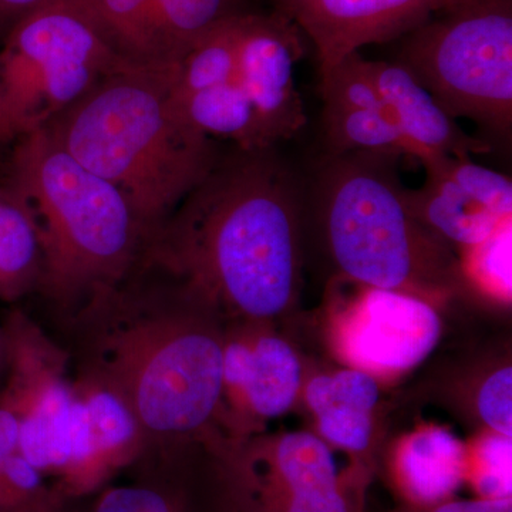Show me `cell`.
Here are the masks:
<instances>
[{
  "label": "cell",
  "mask_w": 512,
  "mask_h": 512,
  "mask_svg": "<svg viewBox=\"0 0 512 512\" xmlns=\"http://www.w3.org/2000/svg\"><path fill=\"white\" fill-rule=\"evenodd\" d=\"M305 183L278 150L231 147L148 239L141 261L221 318L269 323L302 282Z\"/></svg>",
  "instance_id": "cell-1"
},
{
  "label": "cell",
  "mask_w": 512,
  "mask_h": 512,
  "mask_svg": "<svg viewBox=\"0 0 512 512\" xmlns=\"http://www.w3.org/2000/svg\"><path fill=\"white\" fill-rule=\"evenodd\" d=\"M72 318L79 375L119 393L147 440L198 436L218 419L221 316L174 276L140 259Z\"/></svg>",
  "instance_id": "cell-2"
},
{
  "label": "cell",
  "mask_w": 512,
  "mask_h": 512,
  "mask_svg": "<svg viewBox=\"0 0 512 512\" xmlns=\"http://www.w3.org/2000/svg\"><path fill=\"white\" fill-rule=\"evenodd\" d=\"M45 130L126 195L148 239L224 151L185 117L175 94V67L117 70Z\"/></svg>",
  "instance_id": "cell-3"
},
{
  "label": "cell",
  "mask_w": 512,
  "mask_h": 512,
  "mask_svg": "<svg viewBox=\"0 0 512 512\" xmlns=\"http://www.w3.org/2000/svg\"><path fill=\"white\" fill-rule=\"evenodd\" d=\"M8 170L35 214L43 254L39 295L73 315L136 268L148 235L133 205L45 128L9 147Z\"/></svg>",
  "instance_id": "cell-4"
},
{
  "label": "cell",
  "mask_w": 512,
  "mask_h": 512,
  "mask_svg": "<svg viewBox=\"0 0 512 512\" xmlns=\"http://www.w3.org/2000/svg\"><path fill=\"white\" fill-rule=\"evenodd\" d=\"M397 163L387 154H325L305 183V198L340 274L426 299L460 284L458 262L410 211Z\"/></svg>",
  "instance_id": "cell-5"
},
{
  "label": "cell",
  "mask_w": 512,
  "mask_h": 512,
  "mask_svg": "<svg viewBox=\"0 0 512 512\" xmlns=\"http://www.w3.org/2000/svg\"><path fill=\"white\" fill-rule=\"evenodd\" d=\"M0 45V150L47 127L101 80L130 66L79 0H50Z\"/></svg>",
  "instance_id": "cell-6"
},
{
  "label": "cell",
  "mask_w": 512,
  "mask_h": 512,
  "mask_svg": "<svg viewBox=\"0 0 512 512\" xmlns=\"http://www.w3.org/2000/svg\"><path fill=\"white\" fill-rule=\"evenodd\" d=\"M400 42L402 64L454 120L512 128V0H457Z\"/></svg>",
  "instance_id": "cell-7"
},
{
  "label": "cell",
  "mask_w": 512,
  "mask_h": 512,
  "mask_svg": "<svg viewBox=\"0 0 512 512\" xmlns=\"http://www.w3.org/2000/svg\"><path fill=\"white\" fill-rule=\"evenodd\" d=\"M227 458L242 512H359V487L316 434L247 437Z\"/></svg>",
  "instance_id": "cell-8"
},
{
  "label": "cell",
  "mask_w": 512,
  "mask_h": 512,
  "mask_svg": "<svg viewBox=\"0 0 512 512\" xmlns=\"http://www.w3.org/2000/svg\"><path fill=\"white\" fill-rule=\"evenodd\" d=\"M2 328L8 369L0 392L18 414V451L45 476H60L76 403L72 355L18 309L5 316Z\"/></svg>",
  "instance_id": "cell-9"
},
{
  "label": "cell",
  "mask_w": 512,
  "mask_h": 512,
  "mask_svg": "<svg viewBox=\"0 0 512 512\" xmlns=\"http://www.w3.org/2000/svg\"><path fill=\"white\" fill-rule=\"evenodd\" d=\"M421 187L407 188L410 211L451 251L474 247L512 220V181L471 157L431 154Z\"/></svg>",
  "instance_id": "cell-10"
},
{
  "label": "cell",
  "mask_w": 512,
  "mask_h": 512,
  "mask_svg": "<svg viewBox=\"0 0 512 512\" xmlns=\"http://www.w3.org/2000/svg\"><path fill=\"white\" fill-rule=\"evenodd\" d=\"M302 57V33L291 20L254 10L241 16L237 70L228 83L248 101L268 148L298 136L308 123L295 80Z\"/></svg>",
  "instance_id": "cell-11"
},
{
  "label": "cell",
  "mask_w": 512,
  "mask_h": 512,
  "mask_svg": "<svg viewBox=\"0 0 512 512\" xmlns=\"http://www.w3.org/2000/svg\"><path fill=\"white\" fill-rule=\"evenodd\" d=\"M266 325L235 322L224 332L217 420L232 431L234 441L247 439L249 430L261 421L284 416L302 390L298 353L285 339L265 330Z\"/></svg>",
  "instance_id": "cell-12"
},
{
  "label": "cell",
  "mask_w": 512,
  "mask_h": 512,
  "mask_svg": "<svg viewBox=\"0 0 512 512\" xmlns=\"http://www.w3.org/2000/svg\"><path fill=\"white\" fill-rule=\"evenodd\" d=\"M340 318V353L375 377L409 372L439 345V313L413 293L362 286Z\"/></svg>",
  "instance_id": "cell-13"
},
{
  "label": "cell",
  "mask_w": 512,
  "mask_h": 512,
  "mask_svg": "<svg viewBox=\"0 0 512 512\" xmlns=\"http://www.w3.org/2000/svg\"><path fill=\"white\" fill-rule=\"evenodd\" d=\"M315 46L320 74L362 47L397 42L457 0H272Z\"/></svg>",
  "instance_id": "cell-14"
},
{
  "label": "cell",
  "mask_w": 512,
  "mask_h": 512,
  "mask_svg": "<svg viewBox=\"0 0 512 512\" xmlns=\"http://www.w3.org/2000/svg\"><path fill=\"white\" fill-rule=\"evenodd\" d=\"M372 72L397 127L416 148L417 160L431 154L473 157L493 150V144L470 136L458 126L402 64L372 60Z\"/></svg>",
  "instance_id": "cell-15"
},
{
  "label": "cell",
  "mask_w": 512,
  "mask_h": 512,
  "mask_svg": "<svg viewBox=\"0 0 512 512\" xmlns=\"http://www.w3.org/2000/svg\"><path fill=\"white\" fill-rule=\"evenodd\" d=\"M305 402L315 416L320 439L356 457L355 477L360 483L380 402L376 377L355 367L322 373L305 384Z\"/></svg>",
  "instance_id": "cell-16"
},
{
  "label": "cell",
  "mask_w": 512,
  "mask_h": 512,
  "mask_svg": "<svg viewBox=\"0 0 512 512\" xmlns=\"http://www.w3.org/2000/svg\"><path fill=\"white\" fill-rule=\"evenodd\" d=\"M467 448L456 434L430 426L402 441L392 463L394 487L403 504L433 505L456 497L468 478Z\"/></svg>",
  "instance_id": "cell-17"
},
{
  "label": "cell",
  "mask_w": 512,
  "mask_h": 512,
  "mask_svg": "<svg viewBox=\"0 0 512 512\" xmlns=\"http://www.w3.org/2000/svg\"><path fill=\"white\" fill-rule=\"evenodd\" d=\"M248 10V0H148L134 66H178L212 30Z\"/></svg>",
  "instance_id": "cell-18"
},
{
  "label": "cell",
  "mask_w": 512,
  "mask_h": 512,
  "mask_svg": "<svg viewBox=\"0 0 512 512\" xmlns=\"http://www.w3.org/2000/svg\"><path fill=\"white\" fill-rule=\"evenodd\" d=\"M43 254L35 214L0 157V301L18 302L37 293Z\"/></svg>",
  "instance_id": "cell-19"
},
{
  "label": "cell",
  "mask_w": 512,
  "mask_h": 512,
  "mask_svg": "<svg viewBox=\"0 0 512 512\" xmlns=\"http://www.w3.org/2000/svg\"><path fill=\"white\" fill-rule=\"evenodd\" d=\"M92 430L94 450L104 477L140 454L147 437L131 407L119 393L93 377H74Z\"/></svg>",
  "instance_id": "cell-20"
},
{
  "label": "cell",
  "mask_w": 512,
  "mask_h": 512,
  "mask_svg": "<svg viewBox=\"0 0 512 512\" xmlns=\"http://www.w3.org/2000/svg\"><path fill=\"white\" fill-rule=\"evenodd\" d=\"M325 154L379 153L410 156L417 150L406 140L386 107H348L323 104Z\"/></svg>",
  "instance_id": "cell-21"
},
{
  "label": "cell",
  "mask_w": 512,
  "mask_h": 512,
  "mask_svg": "<svg viewBox=\"0 0 512 512\" xmlns=\"http://www.w3.org/2000/svg\"><path fill=\"white\" fill-rule=\"evenodd\" d=\"M511 241L512 220L485 241L461 251L457 259L461 282L470 281L495 298L510 299Z\"/></svg>",
  "instance_id": "cell-22"
},
{
  "label": "cell",
  "mask_w": 512,
  "mask_h": 512,
  "mask_svg": "<svg viewBox=\"0 0 512 512\" xmlns=\"http://www.w3.org/2000/svg\"><path fill=\"white\" fill-rule=\"evenodd\" d=\"M473 480L483 498H511V439L490 434L478 446Z\"/></svg>",
  "instance_id": "cell-23"
},
{
  "label": "cell",
  "mask_w": 512,
  "mask_h": 512,
  "mask_svg": "<svg viewBox=\"0 0 512 512\" xmlns=\"http://www.w3.org/2000/svg\"><path fill=\"white\" fill-rule=\"evenodd\" d=\"M476 407L481 421L500 436L512 437V367L494 370L481 383Z\"/></svg>",
  "instance_id": "cell-24"
},
{
  "label": "cell",
  "mask_w": 512,
  "mask_h": 512,
  "mask_svg": "<svg viewBox=\"0 0 512 512\" xmlns=\"http://www.w3.org/2000/svg\"><path fill=\"white\" fill-rule=\"evenodd\" d=\"M90 512H180L173 501L146 485H119L101 493Z\"/></svg>",
  "instance_id": "cell-25"
},
{
  "label": "cell",
  "mask_w": 512,
  "mask_h": 512,
  "mask_svg": "<svg viewBox=\"0 0 512 512\" xmlns=\"http://www.w3.org/2000/svg\"><path fill=\"white\" fill-rule=\"evenodd\" d=\"M393 512H512V498H474V500H451L433 505H407Z\"/></svg>",
  "instance_id": "cell-26"
},
{
  "label": "cell",
  "mask_w": 512,
  "mask_h": 512,
  "mask_svg": "<svg viewBox=\"0 0 512 512\" xmlns=\"http://www.w3.org/2000/svg\"><path fill=\"white\" fill-rule=\"evenodd\" d=\"M19 446V420L18 414L13 410L12 404L0 392V471L3 464Z\"/></svg>",
  "instance_id": "cell-27"
},
{
  "label": "cell",
  "mask_w": 512,
  "mask_h": 512,
  "mask_svg": "<svg viewBox=\"0 0 512 512\" xmlns=\"http://www.w3.org/2000/svg\"><path fill=\"white\" fill-rule=\"evenodd\" d=\"M50 0H0V43L10 30Z\"/></svg>",
  "instance_id": "cell-28"
},
{
  "label": "cell",
  "mask_w": 512,
  "mask_h": 512,
  "mask_svg": "<svg viewBox=\"0 0 512 512\" xmlns=\"http://www.w3.org/2000/svg\"><path fill=\"white\" fill-rule=\"evenodd\" d=\"M8 369V343H6L5 332H3L2 323H0V384Z\"/></svg>",
  "instance_id": "cell-29"
},
{
  "label": "cell",
  "mask_w": 512,
  "mask_h": 512,
  "mask_svg": "<svg viewBox=\"0 0 512 512\" xmlns=\"http://www.w3.org/2000/svg\"><path fill=\"white\" fill-rule=\"evenodd\" d=\"M6 150H0V157L5 156Z\"/></svg>",
  "instance_id": "cell-30"
}]
</instances>
